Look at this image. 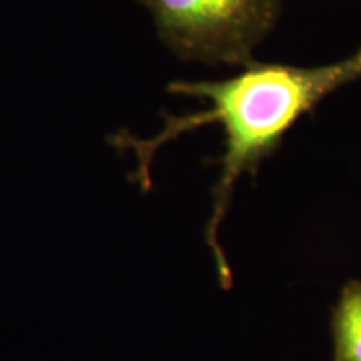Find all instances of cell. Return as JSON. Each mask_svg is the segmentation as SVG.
Returning <instances> with one entry per match:
<instances>
[{"label": "cell", "mask_w": 361, "mask_h": 361, "mask_svg": "<svg viewBox=\"0 0 361 361\" xmlns=\"http://www.w3.org/2000/svg\"><path fill=\"white\" fill-rule=\"evenodd\" d=\"M361 78V51L340 62L319 67H295L281 64H247L236 78L221 82L169 84L171 94L202 99L207 109L186 116H166V126L151 139L119 130L107 137L117 151H133L137 168L130 179L147 192L152 186L151 166L157 149L166 142L206 124H218L226 135V152L221 157V176L213 189V213L206 224V241L214 255L219 281L231 286V271L218 231L231 202L239 176L256 173L266 156L322 99L343 85Z\"/></svg>", "instance_id": "1"}, {"label": "cell", "mask_w": 361, "mask_h": 361, "mask_svg": "<svg viewBox=\"0 0 361 361\" xmlns=\"http://www.w3.org/2000/svg\"><path fill=\"white\" fill-rule=\"evenodd\" d=\"M156 20L162 42L186 61L251 64L279 0H139Z\"/></svg>", "instance_id": "2"}, {"label": "cell", "mask_w": 361, "mask_h": 361, "mask_svg": "<svg viewBox=\"0 0 361 361\" xmlns=\"http://www.w3.org/2000/svg\"><path fill=\"white\" fill-rule=\"evenodd\" d=\"M335 361H361V283L343 288L333 314Z\"/></svg>", "instance_id": "3"}]
</instances>
